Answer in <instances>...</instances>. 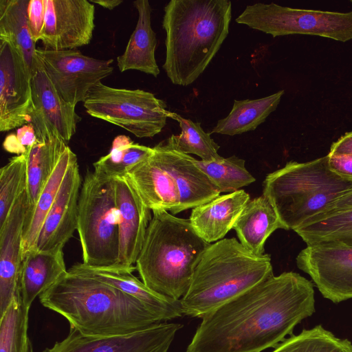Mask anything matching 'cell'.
<instances>
[{"label": "cell", "mask_w": 352, "mask_h": 352, "mask_svg": "<svg viewBox=\"0 0 352 352\" xmlns=\"http://www.w3.org/2000/svg\"><path fill=\"white\" fill-rule=\"evenodd\" d=\"M314 312L311 281L273 275L203 317L186 352H263Z\"/></svg>", "instance_id": "obj_1"}, {"label": "cell", "mask_w": 352, "mask_h": 352, "mask_svg": "<svg viewBox=\"0 0 352 352\" xmlns=\"http://www.w3.org/2000/svg\"><path fill=\"white\" fill-rule=\"evenodd\" d=\"M70 327L94 336L125 335L162 320L122 291L85 275L67 272L39 296Z\"/></svg>", "instance_id": "obj_2"}, {"label": "cell", "mask_w": 352, "mask_h": 352, "mask_svg": "<svg viewBox=\"0 0 352 352\" xmlns=\"http://www.w3.org/2000/svg\"><path fill=\"white\" fill-rule=\"evenodd\" d=\"M166 32L163 65L177 85L195 81L215 56L229 33V0H171L164 8Z\"/></svg>", "instance_id": "obj_3"}, {"label": "cell", "mask_w": 352, "mask_h": 352, "mask_svg": "<svg viewBox=\"0 0 352 352\" xmlns=\"http://www.w3.org/2000/svg\"><path fill=\"white\" fill-rule=\"evenodd\" d=\"M273 275L270 254L256 255L235 238L210 243L180 299L183 315L202 318Z\"/></svg>", "instance_id": "obj_4"}, {"label": "cell", "mask_w": 352, "mask_h": 352, "mask_svg": "<svg viewBox=\"0 0 352 352\" xmlns=\"http://www.w3.org/2000/svg\"><path fill=\"white\" fill-rule=\"evenodd\" d=\"M152 212L136 270L148 287L180 300L210 243L196 232L189 219L176 217L166 210Z\"/></svg>", "instance_id": "obj_5"}, {"label": "cell", "mask_w": 352, "mask_h": 352, "mask_svg": "<svg viewBox=\"0 0 352 352\" xmlns=\"http://www.w3.org/2000/svg\"><path fill=\"white\" fill-rule=\"evenodd\" d=\"M325 155L316 160L288 162L269 173L263 183V195L276 210L287 230L294 231L319 215L335 199L352 188V182L332 172Z\"/></svg>", "instance_id": "obj_6"}, {"label": "cell", "mask_w": 352, "mask_h": 352, "mask_svg": "<svg viewBox=\"0 0 352 352\" xmlns=\"http://www.w3.org/2000/svg\"><path fill=\"white\" fill-rule=\"evenodd\" d=\"M116 178L87 170L79 195L77 231L82 263L113 268L119 252Z\"/></svg>", "instance_id": "obj_7"}, {"label": "cell", "mask_w": 352, "mask_h": 352, "mask_svg": "<svg viewBox=\"0 0 352 352\" xmlns=\"http://www.w3.org/2000/svg\"><path fill=\"white\" fill-rule=\"evenodd\" d=\"M83 104L91 116L140 138H152L160 133L170 114L165 101L151 92L111 87L101 82L90 90Z\"/></svg>", "instance_id": "obj_8"}, {"label": "cell", "mask_w": 352, "mask_h": 352, "mask_svg": "<svg viewBox=\"0 0 352 352\" xmlns=\"http://www.w3.org/2000/svg\"><path fill=\"white\" fill-rule=\"evenodd\" d=\"M236 22L273 37L306 34L340 42L352 39V11L298 9L274 3L248 5Z\"/></svg>", "instance_id": "obj_9"}, {"label": "cell", "mask_w": 352, "mask_h": 352, "mask_svg": "<svg viewBox=\"0 0 352 352\" xmlns=\"http://www.w3.org/2000/svg\"><path fill=\"white\" fill-rule=\"evenodd\" d=\"M36 54L59 95L74 107L84 102L90 90L113 70V59L94 58L76 49L36 47Z\"/></svg>", "instance_id": "obj_10"}, {"label": "cell", "mask_w": 352, "mask_h": 352, "mask_svg": "<svg viewBox=\"0 0 352 352\" xmlns=\"http://www.w3.org/2000/svg\"><path fill=\"white\" fill-rule=\"evenodd\" d=\"M296 260L324 298L335 303L352 298V247L338 242L308 245Z\"/></svg>", "instance_id": "obj_11"}, {"label": "cell", "mask_w": 352, "mask_h": 352, "mask_svg": "<svg viewBox=\"0 0 352 352\" xmlns=\"http://www.w3.org/2000/svg\"><path fill=\"white\" fill-rule=\"evenodd\" d=\"M179 323L162 322L125 335L94 336L70 327L68 335L43 352H168Z\"/></svg>", "instance_id": "obj_12"}, {"label": "cell", "mask_w": 352, "mask_h": 352, "mask_svg": "<svg viewBox=\"0 0 352 352\" xmlns=\"http://www.w3.org/2000/svg\"><path fill=\"white\" fill-rule=\"evenodd\" d=\"M31 75L14 43L0 37V131L30 123Z\"/></svg>", "instance_id": "obj_13"}, {"label": "cell", "mask_w": 352, "mask_h": 352, "mask_svg": "<svg viewBox=\"0 0 352 352\" xmlns=\"http://www.w3.org/2000/svg\"><path fill=\"white\" fill-rule=\"evenodd\" d=\"M41 41L45 48L75 50L88 45L95 28V6L87 0H44Z\"/></svg>", "instance_id": "obj_14"}, {"label": "cell", "mask_w": 352, "mask_h": 352, "mask_svg": "<svg viewBox=\"0 0 352 352\" xmlns=\"http://www.w3.org/2000/svg\"><path fill=\"white\" fill-rule=\"evenodd\" d=\"M37 60L31 79L32 110L30 123L37 140L52 136L67 143L75 134L81 118L59 95L50 80L41 58Z\"/></svg>", "instance_id": "obj_15"}, {"label": "cell", "mask_w": 352, "mask_h": 352, "mask_svg": "<svg viewBox=\"0 0 352 352\" xmlns=\"http://www.w3.org/2000/svg\"><path fill=\"white\" fill-rule=\"evenodd\" d=\"M116 203L119 217V252L113 268L134 271L136 267L133 265L152 218L151 210L126 175L116 178Z\"/></svg>", "instance_id": "obj_16"}, {"label": "cell", "mask_w": 352, "mask_h": 352, "mask_svg": "<svg viewBox=\"0 0 352 352\" xmlns=\"http://www.w3.org/2000/svg\"><path fill=\"white\" fill-rule=\"evenodd\" d=\"M81 186L78 159L69 165L55 201L41 227L34 249L63 250L77 230L78 204Z\"/></svg>", "instance_id": "obj_17"}, {"label": "cell", "mask_w": 352, "mask_h": 352, "mask_svg": "<svg viewBox=\"0 0 352 352\" xmlns=\"http://www.w3.org/2000/svg\"><path fill=\"white\" fill-rule=\"evenodd\" d=\"M175 180L180 195L176 214L206 204L220 195L218 188L195 163V158L177 151L173 135L153 147Z\"/></svg>", "instance_id": "obj_18"}, {"label": "cell", "mask_w": 352, "mask_h": 352, "mask_svg": "<svg viewBox=\"0 0 352 352\" xmlns=\"http://www.w3.org/2000/svg\"><path fill=\"white\" fill-rule=\"evenodd\" d=\"M25 190L0 228V316L19 293V271L23 259V232L28 209Z\"/></svg>", "instance_id": "obj_19"}, {"label": "cell", "mask_w": 352, "mask_h": 352, "mask_svg": "<svg viewBox=\"0 0 352 352\" xmlns=\"http://www.w3.org/2000/svg\"><path fill=\"white\" fill-rule=\"evenodd\" d=\"M68 272L95 278L134 297L162 322L184 316L180 300L173 299L152 290L136 278L132 274V270L93 267L81 263L74 265Z\"/></svg>", "instance_id": "obj_20"}, {"label": "cell", "mask_w": 352, "mask_h": 352, "mask_svg": "<svg viewBox=\"0 0 352 352\" xmlns=\"http://www.w3.org/2000/svg\"><path fill=\"white\" fill-rule=\"evenodd\" d=\"M126 176L151 211L162 210L176 214L179 192L155 150L150 157L132 167Z\"/></svg>", "instance_id": "obj_21"}, {"label": "cell", "mask_w": 352, "mask_h": 352, "mask_svg": "<svg viewBox=\"0 0 352 352\" xmlns=\"http://www.w3.org/2000/svg\"><path fill=\"white\" fill-rule=\"evenodd\" d=\"M250 200L248 193L239 190L219 195L213 200L192 208L190 221L196 232L207 243L223 239Z\"/></svg>", "instance_id": "obj_22"}, {"label": "cell", "mask_w": 352, "mask_h": 352, "mask_svg": "<svg viewBox=\"0 0 352 352\" xmlns=\"http://www.w3.org/2000/svg\"><path fill=\"white\" fill-rule=\"evenodd\" d=\"M67 272L63 250H30L23 256L19 271V293L30 309L34 299Z\"/></svg>", "instance_id": "obj_23"}, {"label": "cell", "mask_w": 352, "mask_h": 352, "mask_svg": "<svg viewBox=\"0 0 352 352\" xmlns=\"http://www.w3.org/2000/svg\"><path fill=\"white\" fill-rule=\"evenodd\" d=\"M133 5L138 19L117 65L121 72L138 70L157 77L160 71L155 56L157 38L151 27V7L148 0H136Z\"/></svg>", "instance_id": "obj_24"}, {"label": "cell", "mask_w": 352, "mask_h": 352, "mask_svg": "<svg viewBox=\"0 0 352 352\" xmlns=\"http://www.w3.org/2000/svg\"><path fill=\"white\" fill-rule=\"evenodd\" d=\"M233 229L239 241L258 256L264 254L265 243L276 230H287L270 200L263 195L248 202Z\"/></svg>", "instance_id": "obj_25"}, {"label": "cell", "mask_w": 352, "mask_h": 352, "mask_svg": "<svg viewBox=\"0 0 352 352\" xmlns=\"http://www.w3.org/2000/svg\"><path fill=\"white\" fill-rule=\"evenodd\" d=\"M61 138L52 136L37 140L26 148V195L28 210L36 204L42 190L67 148Z\"/></svg>", "instance_id": "obj_26"}, {"label": "cell", "mask_w": 352, "mask_h": 352, "mask_svg": "<svg viewBox=\"0 0 352 352\" xmlns=\"http://www.w3.org/2000/svg\"><path fill=\"white\" fill-rule=\"evenodd\" d=\"M284 90L258 99L234 100L229 114L219 120L211 133L235 135L255 130L277 108Z\"/></svg>", "instance_id": "obj_27"}, {"label": "cell", "mask_w": 352, "mask_h": 352, "mask_svg": "<svg viewBox=\"0 0 352 352\" xmlns=\"http://www.w3.org/2000/svg\"><path fill=\"white\" fill-rule=\"evenodd\" d=\"M76 155L67 146L42 190L36 204L27 211L23 232V256L34 248L37 237L52 206L65 173Z\"/></svg>", "instance_id": "obj_28"}, {"label": "cell", "mask_w": 352, "mask_h": 352, "mask_svg": "<svg viewBox=\"0 0 352 352\" xmlns=\"http://www.w3.org/2000/svg\"><path fill=\"white\" fill-rule=\"evenodd\" d=\"M28 0H0V37L10 38L19 48L31 75L37 56L28 23Z\"/></svg>", "instance_id": "obj_29"}, {"label": "cell", "mask_w": 352, "mask_h": 352, "mask_svg": "<svg viewBox=\"0 0 352 352\" xmlns=\"http://www.w3.org/2000/svg\"><path fill=\"white\" fill-rule=\"evenodd\" d=\"M294 231L307 245L338 242L352 247V208L316 216Z\"/></svg>", "instance_id": "obj_30"}, {"label": "cell", "mask_w": 352, "mask_h": 352, "mask_svg": "<svg viewBox=\"0 0 352 352\" xmlns=\"http://www.w3.org/2000/svg\"><path fill=\"white\" fill-rule=\"evenodd\" d=\"M153 152V148L134 143L129 136L120 135L114 138L109 153L94 163V171L111 178L124 176Z\"/></svg>", "instance_id": "obj_31"}, {"label": "cell", "mask_w": 352, "mask_h": 352, "mask_svg": "<svg viewBox=\"0 0 352 352\" xmlns=\"http://www.w3.org/2000/svg\"><path fill=\"white\" fill-rule=\"evenodd\" d=\"M195 163L218 188L220 192H235L256 180L246 169L245 160L236 155L213 161L195 159Z\"/></svg>", "instance_id": "obj_32"}, {"label": "cell", "mask_w": 352, "mask_h": 352, "mask_svg": "<svg viewBox=\"0 0 352 352\" xmlns=\"http://www.w3.org/2000/svg\"><path fill=\"white\" fill-rule=\"evenodd\" d=\"M271 352H352V343L317 325L285 338Z\"/></svg>", "instance_id": "obj_33"}, {"label": "cell", "mask_w": 352, "mask_h": 352, "mask_svg": "<svg viewBox=\"0 0 352 352\" xmlns=\"http://www.w3.org/2000/svg\"><path fill=\"white\" fill-rule=\"evenodd\" d=\"M169 118L177 121L181 129L179 135H172L177 151L187 155L195 154L204 161L217 160L223 157L218 153L219 146L210 137L212 133L205 132L200 122H194L170 111Z\"/></svg>", "instance_id": "obj_34"}, {"label": "cell", "mask_w": 352, "mask_h": 352, "mask_svg": "<svg viewBox=\"0 0 352 352\" xmlns=\"http://www.w3.org/2000/svg\"><path fill=\"white\" fill-rule=\"evenodd\" d=\"M29 309L15 299L0 316V352H25Z\"/></svg>", "instance_id": "obj_35"}, {"label": "cell", "mask_w": 352, "mask_h": 352, "mask_svg": "<svg viewBox=\"0 0 352 352\" xmlns=\"http://www.w3.org/2000/svg\"><path fill=\"white\" fill-rule=\"evenodd\" d=\"M26 157L14 156L0 169V228L26 190Z\"/></svg>", "instance_id": "obj_36"}, {"label": "cell", "mask_w": 352, "mask_h": 352, "mask_svg": "<svg viewBox=\"0 0 352 352\" xmlns=\"http://www.w3.org/2000/svg\"><path fill=\"white\" fill-rule=\"evenodd\" d=\"M44 0H30L28 8L29 27L35 43L41 40L45 23Z\"/></svg>", "instance_id": "obj_37"}, {"label": "cell", "mask_w": 352, "mask_h": 352, "mask_svg": "<svg viewBox=\"0 0 352 352\" xmlns=\"http://www.w3.org/2000/svg\"><path fill=\"white\" fill-rule=\"evenodd\" d=\"M327 155L330 170L343 179L352 182V155Z\"/></svg>", "instance_id": "obj_38"}, {"label": "cell", "mask_w": 352, "mask_h": 352, "mask_svg": "<svg viewBox=\"0 0 352 352\" xmlns=\"http://www.w3.org/2000/svg\"><path fill=\"white\" fill-rule=\"evenodd\" d=\"M15 138L19 144L26 149L37 141L36 131L32 123H28L16 130Z\"/></svg>", "instance_id": "obj_39"}, {"label": "cell", "mask_w": 352, "mask_h": 352, "mask_svg": "<svg viewBox=\"0 0 352 352\" xmlns=\"http://www.w3.org/2000/svg\"><path fill=\"white\" fill-rule=\"evenodd\" d=\"M328 155L329 156L352 155V131L345 133L333 142Z\"/></svg>", "instance_id": "obj_40"}, {"label": "cell", "mask_w": 352, "mask_h": 352, "mask_svg": "<svg viewBox=\"0 0 352 352\" xmlns=\"http://www.w3.org/2000/svg\"><path fill=\"white\" fill-rule=\"evenodd\" d=\"M350 208H352V188L335 199L322 214Z\"/></svg>", "instance_id": "obj_41"}, {"label": "cell", "mask_w": 352, "mask_h": 352, "mask_svg": "<svg viewBox=\"0 0 352 352\" xmlns=\"http://www.w3.org/2000/svg\"><path fill=\"white\" fill-rule=\"evenodd\" d=\"M3 148L8 152L19 155L24 154L26 149L21 147L15 138V134H9L4 140Z\"/></svg>", "instance_id": "obj_42"}, {"label": "cell", "mask_w": 352, "mask_h": 352, "mask_svg": "<svg viewBox=\"0 0 352 352\" xmlns=\"http://www.w3.org/2000/svg\"><path fill=\"white\" fill-rule=\"evenodd\" d=\"M90 1L108 10H113L122 3V0H91Z\"/></svg>", "instance_id": "obj_43"}, {"label": "cell", "mask_w": 352, "mask_h": 352, "mask_svg": "<svg viewBox=\"0 0 352 352\" xmlns=\"http://www.w3.org/2000/svg\"><path fill=\"white\" fill-rule=\"evenodd\" d=\"M25 352H34L33 346L30 339L28 340Z\"/></svg>", "instance_id": "obj_44"}, {"label": "cell", "mask_w": 352, "mask_h": 352, "mask_svg": "<svg viewBox=\"0 0 352 352\" xmlns=\"http://www.w3.org/2000/svg\"><path fill=\"white\" fill-rule=\"evenodd\" d=\"M351 3H352V0H351Z\"/></svg>", "instance_id": "obj_45"}]
</instances>
